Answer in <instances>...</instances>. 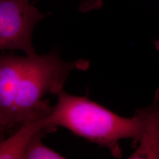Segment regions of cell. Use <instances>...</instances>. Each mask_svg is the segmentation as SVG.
<instances>
[{
    "instance_id": "52a82bcc",
    "label": "cell",
    "mask_w": 159,
    "mask_h": 159,
    "mask_svg": "<svg viewBox=\"0 0 159 159\" xmlns=\"http://www.w3.org/2000/svg\"><path fill=\"white\" fill-rule=\"evenodd\" d=\"M36 1H37V0H36Z\"/></svg>"
},
{
    "instance_id": "6da1fadb",
    "label": "cell",
    "mask_w": 159,
    "mask_h": 159,
    "mask_svg": "<svg viewBox=\"0 0 159 159\" xmlns=\"http://www.w3.org/2000/svg\"><path fill=\"white\" fill-rule=\"evenodd\" d=\"M56 104L44 118L46 129L54 132L58 126L108 148L114 157L121 158L120 140L131 139L139 154L159 151V90L153 104L137 110L131 118H125L90 100L61 91Z\"/></svg>"
},
{
    "instance_id": "5b68a950",
    "label": "cell",
    "mask_w": 159,
    "mask_h": 159,
    "mask_svg": "<svg viewBox=\"0 0 159 159\" xmlns=\"http://www.w3.org/2000/svg\"><path fill=\"white\" fill-rule=\"evenodd\" d=\"M50 133L47 130H41L34 134L25 148L23 159H63L64 156L46 146L42 139L46 134Z\"/></svg>"
},
{
    "instance_id": "3957f363",
    "label": "cell",
    "mask_w": 159,
    "mask_h": 159,
    "mask_svg": "<svg viewBox=\"0 0 159 159\" xmlns=\"http://www.w3.org/2000/svg\"><path fill=\"white\" fill-rule=\"evenodd\" d=\"M45 15L30 0H0V49L19 50L27 56L35 57L32 43L35 25Z\"/></svg>"
},
{
    "instance_id": "7a4b0ae2",
    "label": "cell",
    "mask_w": 159,
    "mask_h": 159,
    "mask_svg": "<svg viewBox=\"0 0 159 159\" xmlns=\"http://www.w3.org/2000/svg\"><path fill=\"white\" fill-rule=\"evenodd\" d=\"M90 62L63 61L57 50L35 57L3 54L0 58V130L19 127L50 105L46 94L57 96L71 72L86 71Z\"/></svg>"
},
{
    "instance_id": "8992f818",
    "label": "cell",
    "mask_w": 159,
    "mask_h": 159,
    "mask_svg": "<svg viewBox=\"0 0 159 159\" xmlns=\"http://www.w3.org/2000/svg\"><path fill=\"white\" fill-rule=\"evenodd\" d=\"M154 47H155L157 51H159V40L154 41Z\"/></svg>"
},
{
    "instance_id": "277c9868",
    "label": "cell",
    "mask_w": 159,
    "mask_h": 159,
    "mask_svg": "<svg viewBox=\"0 0 159 159\" xmlns=\"http://www.w3.org/2000/svg\"><path fill=\"white\" fill-rule=\"evenodd\" d=\"M42 116L43 114L37 115L27 120L15 133L1 140L0 159H23L24 150L31 139L38 131L46 130L42 125Z\"/></svg>"
}]
</instances>
